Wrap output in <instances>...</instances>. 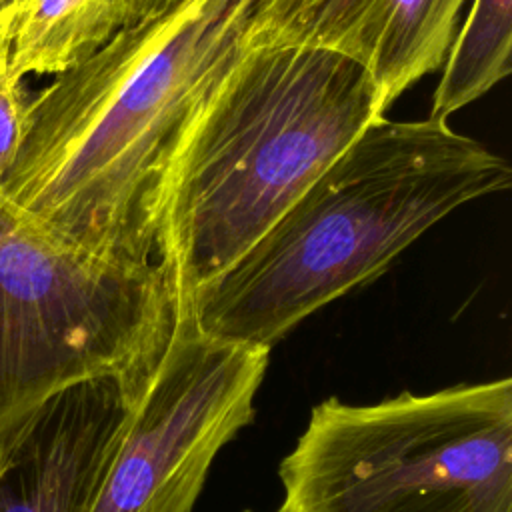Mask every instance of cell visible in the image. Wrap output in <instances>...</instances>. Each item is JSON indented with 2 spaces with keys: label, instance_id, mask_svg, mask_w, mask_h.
Segmentation results:
<instances>
[{
  "label": "cell",
  "instance_id": "8",
  "mask_svg": "<svg viewBox=\"0 0 512 512\" xmlns=\"http://www.w3.org/2000/svg\"><path fill=\"white\" fill-rule=\"evenodd\" d=\"M124 386H66L0 430V512H90L130 412Z\"/></svg>",
  "mask_w": 512,
  "mask_h": 512
},
{
  "label": "cell",
  "instance_id": "3",
  "mask_svg": "<svg viewBox=\"0 0 512 512\" xmlns=\"http://www.w3.org/2000/svg\"><path fill=\"white\" fill-rule=\"evenodd\" d=\"M384 114L372 78L340 54L246 46L194 114L164 184L158 262L178 304L242 258Z\"/></svg>",
  "mask_w": 512,
  "mask_h": 512
},
{
  "label": "cell",
  "instance_id": "2",
  "mask_svg": "<svg viewBox=\"0 0 512 512\" xmlns=\"http://www.w3.org/2000/svg\"><path fill=\"white\" fill-rule=\"evenodd\" d=\"M510 184L508 160L446 120L384 116L180 304L202 334L272 350L304 318L378 278L436 222Z\"/></svg>",
  "mask_w": 512,
  "mask_h": 512
},
{
  "label": "cell",
  "instance_id": "12",
  "mask_svg": "<svg viewBox=\"0 0 512 512\" xmlns=\"http://www.w3.org/2000/svg\"><path fill=\"white\" fill-rule=\"evenodd\" d=\"M22 0H0V24L8 22L16 16Z\"/></svg>",
  "mask_w": 512,
  "mask_h": 512
},
{
  "label": "cell",
  "instance_id": "11",
  "mask_svg": "<svg viewBox=\"0 0 512 512\" xmlns=\"http://www.w3.org/2000/svg\"><path fill=\"white\" fill-rule=\"evenodd\" d=\"M8 30L0 36V192L16 158L28 102L22 80L8 66Z\"/></svg>",
  "mask_w": 512,
  "mask_h": 512
},
{
  "label": "cell",
  "instance_id": "1",
  "mask_svg": "<svg viewBox=\"0 0 512 512\" xmlns=\"http://www.w3.org/2000/svg\"><path fill=\"white\" fill-rule=\"evenodd\" d=\"M254 0H172L28 98L0 200L104 258L158 262L164 184L200 104L246 48Z\"/></svg>",
  "mask_w": 512,
  "mask_h": 512
},
{
  "label": "cell",
  "instance_id": "5",
  "mask_svg": "<svg viewBox=\"0 0 512 512\" xmlns=\"http://www.w3.org/2000/svg\"><path fill=\"white\" fill-rule=\"evenodd\" d=\"M178 308L160 262L96 256L0 202V430L92 378L118 380L134 404Z\"/></svg>",
  "mask_w": 512,
  "mask_h": 512
},
{
  "label": "cell",
  "instance_id": "4",
  "mask_svg": "<svg viewBox=\"0 0 512 512\" xmlns=\"http://www.w3.org/2000/svg\"><path fill=\"white\" fill-rule=\"evenodd\" d=\"M278 478L276 512H512V380L326 398Z\"/></svg>",
  "mask_w": 512,
  "mask_h": 512
},
{
  "label": "cell",
  "instance_id": "10",
  "mask_svg": "<svg viewBox=\"0 0 512 512\" xmlns=\"http://www.w3.org/2000/svg\"><path fill=\"white\" fill-rule=\"evenodd\" d=\"M510 50L512 0H472L442 64L428 118L448 120L504 80L512 70Z\"/></svg>",
  "mask_w": 512,
  "mask_h": 512
},
{
  "label": "cell",
  "instance_id": "13",
  "mask_svg": "<svg viewBox=\"0 0 512 512\" xmlns=\"http://www.w3.org/2000/svg\"><path fill=\"white\" fill-rule=\"evenodd\" d=\"M168 2H172V0H140L138 18H140V16H146V14H150V12L160 10V8H162V6H166Z\"/></svg>",
  "mask_w": 512,
  "mask_h": 512
},
{
  "label": "cell",
  "instance_id": "6",
  "mask_svg": "<svg viewBox=\"0 0 512 512\" xmlns=\"http://www.w3.org/2000/svg\"><path fill=\"white\" fill-rule=\"evenodd\" d=\"M268 362V348L202 334L180 304L90 512H192L216 454L254 420Z\"/></svg>",
  "mask_w": 512,
  "mask_h": 512
},
{
  "label": "cell",
  "instance_id": "9",
  "mask_svg": "<svg viewBox=\"0 0 512 512\" xmlns=\"http://www.w3.org/2000/svg\"><path fill=\"white\" fill-rule=\"evenodd\" d=\"M140 0H22L8 30V66L28 74H62L138 18Z\"/></svg>",
  "mask_w": 512,
  "mask_h": 512
},
{
  "label": "cell",
  "instance_id": "7",
  "mask_svg": "<svg viewBox=\"0 0 512 512\" xmlns=\"http://www.w3.org/2000/svg\"><path fill=\"white\" fill-rule=\"evenodd\" d=\"M466 0H254L246 46H304L356 62L384 110L442 68Z\"/></svg>",
  "mask_w": 512,
  "mask_h": 512
},
{
  "label": "cell",
  "instance_id": "14",
  "mask_svg": "<svg viewBox=\"0 0 512 512\" xmlns=\"http://www.w3.org/2000/svg\"><path fill=\"white\" fill-rule=\"evenodd\" d=\"M12 20H14V18H12ZM12 20H8V22H2V24H0V36L10 28V22H12Z\"/></svg>",
  "mask_w": 512,
  "mask_h": 512
},
{
  "label": "cell",
  "instance_id": "15",
  "mask_svg": "<svg viewBox=\"0 0 512 512\" xmlns=\"http://www.w3.org/2000/svg\"><path fill=\"white\" fill-rule=\"evenodd\" d=\"M246 512H250V510H246Z\"/></svg>",
  "mask_w": 512,
  "mask_h": 512
}]
</instances>
